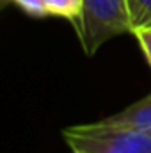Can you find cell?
Segmentation results:
<instances>
[{
    "mask_svg": "<svg viewBox=\"0 0 151 153\" xmlns=\"http://www.w3.org/2000/svg\"><path fill=\"white\" fill-rule=\"evenodd\" d=\"M73 29L84 53L94 55L110 39L132 32L128 0H84L82 16Z\"/></svg>",
    "mask_w": 151,
    "mask_h": 153,
    "instance_id": "1",
    "label": "cell"
},
{
    "mask_svg": "<svg viewBox=\"0 0 151 153\" xmlns=\"http://www.w3.org/2000/svg\"><path fill=\"white\" fill-rule=\"evenodd\" d=\"M62 137L68 144H80L94 153H151V135L101 121L68 126L62 130Z\"/></svg>",
    "mask_w": 151,
    "mask_h": 153,
    "instance_id": "2",
    "label": "cell"
},
{
    "mask_svg": "<svg viewBox=\"0 0 151 153\" xmlns=\"http://www.w3.org/2000/svg\"><path fill=\"white\" fill-rule=\"evenodd\" d=\"M98 121H101L103 125H109V126L133 130V132L151 135V93L146 98L128 105L126 109H123L112 116H107L103 119H98Z\"/></svg>",
    "mask_w": 151,
    "mask_h": 153,
    "instance_id": "3",
    "label": "cell"
},
{
    "mask_svg": "<svg viewBox=\"0 0 151 153\" xmlns=\"http://www.w3.org/2000/svg\"><path fill=\"white\" fill-rule=\"evenodd\" d=\"M50 16L64 18L71 25L78 22L84 11V0H48Z\"/></svg>",
    "mask_w": 151,
    "mask_h": 153,
    "instance_id": "4",
    "label": "cell"
},
{
    "mask_svg": "<svg viewBox=\"0 0 151 153\" xmlns=\"http://www.w3.org/2000/svg\"><path fill=\"white\" fill-rule=\"evenodd\" d=\"M128 9L132 30L139 27H151V0H128Z\"/></svg>",
    "mask_w": 151,
    "mask_h": 153,
    "instance_id": "5",
    "label": "cell"
},
{
    "mask_svg": "<svg viewBox=\"0 0 151 153\" xmlns=\"http://www.w3.org/2000/svg\"><path fill=\"white\" fill-rule=\"evenodd\" d=\"M7 4H14L25 14L34 16V18H48L50 16L48 0H5V5Z\"/></svg>",
    "mask_w": 151,
    "mask_h": 153,
    "instance_id": "6",
    "label": "cell"
},
{
    "mask_svg": "<svg viewBox=\"0 0 151 153\" xmlns=\"http://www.w3.org/2000/svg\"><path fill=\"white\" fill-rule=\"evenodd\" d=\"M132 36L137 39V43L141 45V50L151 66V27H139L132 30Z\"/></svg>",
    "mask_w": 151,
    "mask_h": 153,
    "instance_id": "7",
    "label": "cell"
},
{
    "mask_svg": "<svg viewBox=\"0 0 151 153\" xmlns=\"http://www.w3.org/2000/svg\"><path fill=\"white\" fill-rule=\"evenodd\" d=\"M68 146H70L71 153H94L93 150H89L85 146H80V144H68Z\"/></svg>",
    "mask_w": 151,
    "mask_h": 153,
    "instance_id": "8",
    "label": "cell"
},
{
    "mask_svg": "<svg viewBox=\"0 0 151 153\" xmlns=\"http://www.w3.org/2000/svg\"><path fill=\"white\" fill-rule=\"evenodd\" d=\"M2 5H5V0H2Z\"/></svg>",
    "mask_w": 151,
    "mask_h": 153,
    "instance_id": "9",
    "label": "cell"
}]
</instances>
